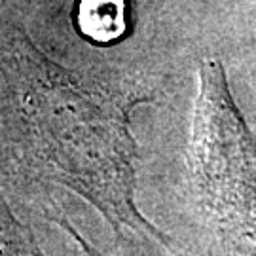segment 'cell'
Listing matches in <instances>:
<instances>
[{"label":"cell","mask_w":256,"mask_h":256,"mask_svg":"<svg viewBox=\"0 0 256 256\" xmlns=\"http://www.w3.org/2000/svg\"><path fill=\"white\" fill-rule=\"evenodd\" d=\"M0 72V148L10 165L28 180L74 192L120 238L131 232L169 248V236L137 203V99L84 82L28 42Z\"/></svg>","instance_id":"6da1fadb"},{"label":"cell","mask_w":256,"mask_h":256,"mask_svg":"<svg viewBox=\"0 0 256 256\" xmlns=\"http://www.w3.org/2000/svg\"><path fill=\"white\" fill-rule=\"evenodd\" d=\"M194 194L220 234L256 256V137L218 61H203L188 140Z\"/></svg>","instance_id":"7a4b0ae2"},{"label":"cell","mask_w":256,"mask_h":256,"mask_svg":"<svg viewBox=\"0 0 256 256\" xmlns=\"http://www.w3.org/2000/svg\"><path fill=\"white\" fill-rule=\"evenodd\" d=\"M80 27L97 42H110L126 30L124 0H82L80 2Z\"/></svg>","instance_id":"3957f363"},{"label":"cell","mask_w":256,"mask_h":256,"mask_svg":"<svg viewBox=\"0 0 256 256\" xmlns=\"http://www.w3.org/2000/svg\"><path fill=\"white\" fill-rule=\"evenodd\" d=\"M0 256H50L0 194Z\"/></svg>","instance_id":"277c9868"},{"label":"cell","mask_w":256,"mask_h":256,"mask_svg":"<svg viewBox=\"0 0 256 256\" xmlns=\"http://www.w3.org/2000/svg\"><path fill=\"white\" fill-rule=\"evenodd\" d=\"M46 214H48V218L52 220L54 224H57L59 228H63L64 232H66V234H68V236H70V238H72L74 241L80 245V248L84 250V254H86V256H110V254H106V252L99 250L97 247H93L92 243H90L88 239L84 238V236L80 234V232H78V230L74 228L72 222L66 218L63 212H55V210H54V212H46Z\"/></svg>","instance_id":"5b68a950"}]
</instances>
